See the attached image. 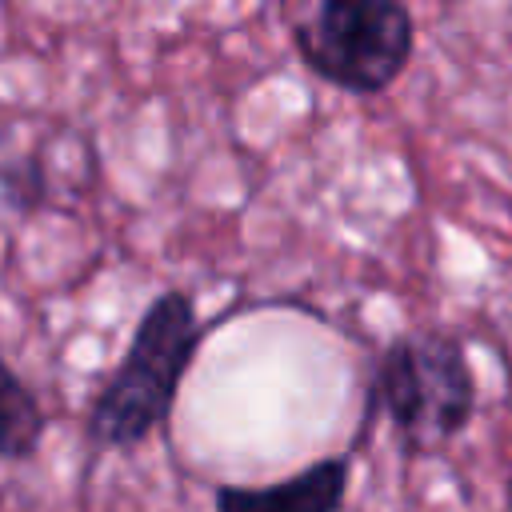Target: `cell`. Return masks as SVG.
Listing matches in <instances>:
<instances>
[{"instance_id":"2","label":"cell","mask_w":512,"mask_h":512,"mask_svg":"<svg viewBox=\"0 0 512 512\" xmlns=\"http://www.w3.org/2000/svg\"><path fill=\"white\" fill-rule=\"evenodd\" d=\"M372 404L416 448L452 440L476 408V380L460 340L448 332L392 340L372 376Z\"/></svg>"},{"instance_id":"5","label":"cell","mask_w":512,"mask_h":512,"mask_svg":"<svg viewBox=\"0 0 512 512\" xmlns=\"http://www.w3.org/2000/svg\"><path fill=\"white\" fill-rule=\"evenodd\" d=\"M44 436V408L32 388L16 376V368L0 356V456L24 460L36 452Z\"/></svg>"},{"instance_id":"3","label":"cell","mask_w":512,"mask_h":512,"mask_svg":"<svg viewBox=\"0 0 512 512\" xmlns=\"http://www.w3.org/2000/svg\"><path fill=\"white\" fill-rule=\"evenodd\" d=\"M300 60L328 84L372 96L412 60V16L404 0H316L296 24Z\"/></svg>"},{"instance_id":"1","label":"cell","mask_w":512,"mask_h":512,"mask_svg":"<svg viewBox=\"0 0 512 512\" xmlns=\"http://www.w3.org/2000/svg\"><path fill=\"white\" fill-rule=\"evenodd\" d=\"M196 348L200 324L192 300L184 292L156 296L140 316L120 368L88 412V436L100 448H132L148 440L168 420Z\"/></svg>"},{"instance_id":"4","label":"cell","mask_w":512,"mask_h":512,"mask_svg":"<svg viewBox=\"0 0 512 512\" xmlns=\"http://www.w3.org/2000/svg\"><path fill=\"white\" fill-rule=\"evenodd\" d=\"M348 472V456H328L276 484H220L216 512H340Z\"/></svg>"}]
</instances>
